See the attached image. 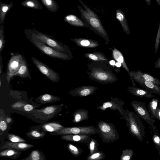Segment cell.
I'll return each instance as SVG.
<instances>
[{"instance_id":"obj_5","label":"cell","mask_w":160,"mask_h":160,"mask_svg":"<svg viewBox=\"0 0 160 160\" xmlns=\"http://www.w3.org/2000/svg\"><path fill=\"white\" fill-rule=\"evenodd\" d=\"M26 37L36 48L50 57L67 61L70 60L73 57L72 54L60 51L46 45L36 38L30 36Z\"/></svg>"},{"instance_id":"obj_27","label":"cell","mask_w":160,"mask_h":160,"mask_svg":"<svg viewBox=\"0 0 160 160\" xmlns=\"http://www.w3.org/2000/svg\"><path fill=\"white\" fill-rule=\"evenodd\" d=\"M21 5L24 7L34 9L42 8V6L38 0H25L21 3Z\"/></svg>"},{"instance_id":"obj_1","label":"cell","mask_w":160,"mask_h":160,"mask_svg":"<svg viewBox=\"0 0 160 160\" xmlns=\"http://www.w3.org/2000/svg\"><path fill=\"white\" fill-rule=\"evenodd\" d=\"M88 71H86L90 78L103 84L113 82L117 80L109 63L92 61L88 64Z\"/></svg>"},{"instance_id":"obj_25","label":"cell","mask_w":160,"mask_h":160,"mask_svg":"<svg viewBox=\"0 0 160 160\" xmlns=\"http://www.w3.org/2000/svg\"><path fill=\"white\" fill-rule=\"evenodd\" d=\"M89 118L88 112L86 110L78 109L74 114V121L76 123L86 120Z\"/></svg>"},{"instance_id":"obj_34","label":"cell","mask_w":160,"mask_h":160,"mask_svg":"<svg viewBox=\"0 0 160 160\" xmlns=\"http://www.w3.org/2000/svg\"><path fill=\"white\" fill-rule=\"evenodd\" d=\"M68 147L71 153L75 157L79 155L82 152L80 148L71 144L68 145Z\"/></svg>"},{"instance_id":"obj_11","label":"cell","mask_w":160,"mask_h":160,"mask_svg":"<svg viewBox=\"0 0 160 160\" xmlns=\"http://www.w3.org/2000/svg\"><path fill=\"white\" fill-rule=\"evenodd\" d=\"M131 76L134 81L151 93L160 95V87L159 85L134 75Z\"/></svg>"},{"instance_id":"obj_31","label":"cell","mask_w":160,"mask_h":160,"mask_svg":"<svg viewBox=\"0 0 160 160\" xmlns=\"http://www.w3.org/2000/svg\"><path fill=\"white\" fill-rule=\"evenodd\" d=\"M105 155L104 152H96L90 155L87 158L88 160H99L105 158Z\"/></svg>"},{"instance_id":"obj_28","label":"cell","mask_w":160,"mask_h":160,"mask_svg":"<svg viewBox=\"0 0 160 160\" xmlns=\"http://www.w3.org/2000/svg\"><path fill=\"white\" fill-rule=\"evenodd\" d=\"M41 2L50 11L55 12L59 9V6L54 0H41Z\"/></svg>"},{"instance_id":"obj_38","label":"cell","mask_w":160,"mask_h":160,"mask_svg":"<svg viewBox=\"0 0 160 160\" xmlns=\"http://www.w3.org/2000/svg\"><path fill=\"white\" fill-rule=\"evenodd\" d=\"M32 159L33 160H38L40 159L39 154L36 151H33L31 154Z\"/></svg>"},{"instance_id":"obj_48","label":"cell","mask_w":160,"mask_h":160,"mask_svg":"<svg viewBox=\"0 0 160 160\" xmlns=\"http://www.w3.org/2000/svg\"><path fill=\"white\" fill-rule=\"evenodd\" d=\"M115 61L114 60H112L109 61V64L112 66L115 65Z\"/></svg>"},{"instance_id":"obj_23","label":"cell","mask_w":160,"mask_h":160,"mask_svg":"<svg viewBox=\"0 0 160 160\" xmlns=\"http://www.w3.org/2000/svg\"><path fill=\"white\" fill-rule=\"evenodd\" d=\"M149 128L154 147L160 155V134L155 126L153 125Z\"/></svg>"},{"instance_id":"obj_44","label":"cell","mask_w":160,"mask_h":160,"mask_svg":"<svg viewBox=\"0 0 160 160\" xmlns=\"http://www.w3.org/2000/svg\"><path fill=\"white\" fill-rule=\"evenodd\" d=\"M155 68L157 69L160 68V57L155 62Z\"/></svg>"},{"instance_id":"obj_36","label":"cell","mask_w":160,"mask_h":160,"mask_svg":"<svg viewBox=\"0 0 160 160\" xmlns=\"http://www.w3.org/2000/svg\"><path fill=\"white\" fill-rule=\"evenodd\" d=\"M9 146L11 147H12L15 146V148H18L20 149H23L27 148L28 147H29L30 145H28L22 143H11L9 144Z\"/></svg>"},{"instance_id":"obj_42","label":"cell","mask_w":160,"mask_h":160,"mask_svg":"<svg viewBox=\"0 0 160 160\" xmlns=\"http://www.w3.org/2000/svg\"><path fill=\"white\" fill-rule=\"evenodd\" d=\"M33 108V106L30 104H26L24 107V109L26 111H30Z\"/></svg>"},{"instance_id":"obj_14","label":"cell","mask_w":160,"mask_h":160,"mask_svg":"<svg viewBox=\"0 0 160 160\" xmlns=\"http://www.w3.org/2000/svg\"><path fill=\"white\" fill-rule=\"evenodd\" d=\"M114 98L110 101L104 102L101 106L98 107L97 108L102 110H105L106 108H110L114 110H118L120 113L123 116L125 110H124L122 106L123 105L124 102H121L119 104V101L118 100L117 102Z\"/></svg>"},{"instance_id":"obj_37","label":"cell","mask_w":160,"mask_h":160,"mask_svg":"<svg viewBox=\"0 0 160 160\" xmlns=\"http://www.w3.org/2000/svg\"><path fill=\"white\" fill-rule=\"evenodd\" d=\"M56 108L52 106L48 107L46 108L43 111L44 113L49 114L52 113L55 110Z\"/></svg>"},{"instance_id":"obj_15","label":"cell","mask_w":160,"mask_h":160,"mask_svg":"<svg viewBox=\"0 0 160 160\" xmlns=\"http://www.w3.org/2000/svg\"><path fill=\"white\" fill-rule=\"evenodd\" d=\"M71 40L78 46L87 48H93L98 47L99 43L92 39L85 38H74Z\"/></svg>"},{"instance_id":"obj_50","label":"cell","mask_w":160,"mask_h":160,"mask_svg":"<svg viewBox=\"0 0 160 160\" xmlns=\"http://www.w3.org/2000/svg\"><path fill=\"white\" fill-rule=\"evenodd\" d=\"M147 4L148 6H150L151 4V0H144Z\"/></svg>"},{"instance_id":"obj_24","label":"cell","mask_w":160,"mask_h":160,"mask_svg":"<svg viewBox=\"0 0 160 160\" xmlns=\"http://www.w3.org/2000/svg\"><path fill=\"white\" fill-rule=\"evenodd\" d=\"M13 5V4L12 2H11L9 3L0 2V25L3 23L6 14Z\"/></svg>"},{"instance_id":"obj_9","label":"cell","mask_w":160,"mask_h":160,"mask_svg":"<svg viewBox=\"0 0 160 160\" xmlns=\"http://www.w3.org/2000/svg\"><path fill=\"white\" fill-rule=\"evenodd\" d=\"M99 130L93 125L88 127H78L64 128L59 133L64 135L83 134L94 135L99 134Z\"/></svg>"},{"instance_id":"obj_20","label":"cell","mask_w":160,"mask_h":160,"mask_svg":"<svg viewBox=\"0 0 160 160\" xmlns=\"http://www.w3.org/2000/svg\"><path fill=\"white\" fill-rule=\"evenodd\" d=\"M84 56L92 61L106 62L109 64V61L105 54L100 52L87 53Z\"/></svg>"},{"instance_id":"obj_10","label":"cell","mask_w":160,"mask_h":160,"mask_svg":"<svg viewBox=\"0 0 160 160\" xmlns=\"http://www.w3.org/2000/svg\"><path fill=\"white\" fill-rule=\"evenodd\" d=\"M24 58L21 54L16 53L10 59L8 64L6 76L8 82L10 81L12 75L19 70Z\"/></svg>"},{"instance_id":"obj_13","label":"cell","mask_w":160,"mask_h":160,"mask_svg":"<svg viewBox=\"0 0 160 160\" xmlns=\"http://www.w3.org/2000/svg\"><path fill=\"white\" fill-rule=\"evenodd\" d=\"M130 77L132 81V84L133 86H135L136 84L134 80L132 77V75H134L142 78L145 80L152 82L156 85L160 86V80L158 78L151 76L148 73L143 72L139 70H138L137 71H130Z\"/></svg>"},{"instance_id":"obj_19","label":"cell","mask_w":160,"mask_h":160,"mask_svg":"<svg viewBox=\"0 0 160 160\" xmlns=\"http://www.w3.org/2000/svg\"><path fill=\"white\" fill-rule=\"evenodd\" d=\"M116 18L120 22L124 32L128 35L130 34V30L124 12L120 9H117Z\"/></svg>"},{"instance_id":"obj_2","label":"cell","mask_w":160,"mask_h":160,"mask_svg":"<svg viewBox=\"0 0 160 160\" xmlns=\"http://www.w3.org/2000/svg\"><path fill=\"white\" fill-rule=\"evenodd\" d=\"M78 0L84 8L77 5L81 18L86 24L88 27L102 38L104 40L105 44H108L109 41V37L97 13L81 0Z\"/></svg>"},{"instance_id":"obj_8","label":"cell","mask_w":160,"mask_h":160,"mask_svg":"<svg viewBox=\"0 0 160 160\" xmlns=\"http://www.w3.org/2000/svg\"><path fill=\"white\" fill-rule=\"evenodd\" d=\"M31 58L39 71L50 80L54 82L59 81L60 76L58 73L34 57H32Z\"/></svg>"},{"instance_id":"obj_3","label":"cell","mask_w":160,"mask_h":160,"mask_svg":"<svg viewBox=\"0 0 160 160\" xmlns=\"http://www.w3.org/2000/svg\"><path fill=\"white\" fill-rule=\"evenodd\" d=\"M123 118L125 119L127 126L130 133L142 142L146 136L145 127L140 118L133 112L126 110Z\"/></svg>"},{"instance_id":"obj_16","label":"cell","mask_w":160,"mask_h":160,"mask_svg":"<svg viewBox=\"0 0 160 160\" xmlns=\"http://www.w3.org/2000/svg\"><path fill=\"white\" fill-rule=\"evenodd\" d=\"M90 136L83 134H69L63 136L62 138L67 141L88 143L90 141Z\"/></svg>"},{"instance_id":"obj_43","label":"cell","mask_w":160,"mask_h":160,"mask_svg":"<svg viewBox=\"0 0 160 160\" xmlns=\"http://www.w3.org/2000/svg\"><path fill=\"white\" fill-rule=\"evenodd\" d=\"M31 134L33 137L36 138H38L41 136L40 133L36 131H32L31 132Z\"/></svg>"},{"instance_id":"obj_45","label":"cell","mask_w":160,"mask_h":160,"mask_svg":"<svg viewBox=\"0 0 160 160\" xmlns=\"http://www.w3.org/2000/svg\"><path fill=\"white\" fill-rule=\"evenodd\" d=\"M10 140L12 142H19L20 140L18 138L16 137H12Z\"/></svg>"},{"instance_id":"obj_33","label":"cell","mask_w":160,"mask_h":160,"mask_svg":"<svg viewBox=\"0 0 160 160\" xmlns=\"http://www.w3.org/2000/svg\"><path fill=\"white\" fill-rule=\"evenodd\" d=\"M3 25H1L0 26V53L3 50L5 42L4 36Z\"/></svg>"},{"instance_id":"obj_32","label":"cell","mask_w":160,"mask_h":160,"mask_svg":"<svg viewBox=\"0 0 160 160\" xmlns=\"http://www.w3.org/2000/svg\"><path fill=\"white\" fill-rule=\"evenodd\" d=\"M88 144V148L90 151V155L97 152L98 146L99 144L96 140L92 138L90 140V141Z\"/></svg>"},{"instance_id":"obj_6","label":"cell","mask_w":160,"mask_h":160,"mask_svg":"<svg viewBox=\"0 0 160 160\" xmlns=\"http://www.w3.org/2000/svg\"><path fill=\"white\" fill-rule=\"evenodd\" d=\"M97 127L99 136L103 142H112L119 139V135L112 124L100 121Z\"/></svg>"},{"instance_id":"obj_21","label":"cell","mask_w":160,"mask_h":160,"mask_svg":"<svg viewBox=\"0 0 160 160\" xmlns=\"http://www.w3.org/2000/svg\"><path fill=\"white\" fill-rule=\"evenodd\" d=\"M16 76H19L22 78H31V75L28 70V65L24 58L19 70L16 72L12 74L11 78Z\"/></svg>"},{"instance_id":"obj_47","label":"cell","mask_w":160,"mask_h":160,"mask_svg":"<svg viewBox=\"0 0 160 160\" xmlns=\"http://www.w3.org/2000/svg\"><path fill=\"white\" fill-rule=\"evenodd\" d=\"M2 58L1 56L0 55V73L1 74L2 72Z\"/></svg>"},{"instance_id":"obj_39","label":"cell","mask_w":160,"mask_h":160,"mask_svg":"<svg viewBox=\"0 0 160 160\" xmlns=\"http://www.w3.org/2000/svg\"><path fill=\"white\" fill-rule=\"evenodd\" d=\"M0 128L2 131H5L7 128V125L4 121H1L0 122Z\"/></svg>"},{"instance_id":"obj_12","label":"cell","mask_w":160,"mask_h":160,"mask_svg":"<svg viewBox=\"0 0 160 160\" xmlns=\"http://www.w3.org/2000/svg\"><path fill=\"white\" fill-rule=\"evenodd\" d=\"M98 88L92 86H83L72 90L71 92L75 96H86L92 94Z\"/></svg>"},{"instance_id":"obj_49","label":"cell","mask_w":160,"mask_h":160,"mask_svg":"<svg viewBox=\"0 0 160 160\" xmlns=\"http://www.w3.org/2000/svg\"><path fill=\"white\" fill-rule=\"evenodd\" d=\"M122 65L120 63L117 62H116V63L115 64V66L117 68H119V67H121L122 66Z\"/></svg>"},{"instance_id":"obj_7","label":"cell","mask_w":160,"mask_h":160,"mask_svg":"<svg viewBox=\"0 0 160 160\" xmlns=\"http://www.w3.org/2000/svg\"><path fill=\"white\" fill-rule=\"evenodd\" d=\"M131 104L139 117L150 126L154 125V120L143 102L133 100Z\"/></svg>"},{"instance_id":"obj_35","label":"cell","mask_w":160,"mask_h":160,"mask_svg":"<svg viewBox=\"0 0 160 160\" xmlns=\"http://www.w3.org/2000/svg\"><path fill=\"white\" fill-rule=\"evenodd\" d=\"M160 41V22L156 38L155 44V53L156 54L158 51L159 45Z\"/></svg>"},{"instance_id":"obj_17","label":"cell","mask_w":160,"mask_h":160,"mask_svg":"<svg viewBox=\"0 0 160 160\" xmlns=\"http://www.w3.org/2000/svg\"><path fill=\"white\" fill-rule=\"evenodd\" d=\"M127 89L130 93L139 97L151 98H154L156 96L146 89L136 87L135 86L128 87Z\"/></svg>"},{"instance_id":"obj_30","label":"cell","mask_w":160,"mask_h":160,"mask_svg":"<svg viewBox=\"0 0 160 160\" xmlns=\"http://www.w3.org/2000/svg\"><path fill=\"white\" fill-rule=\"evenodd\" d=\"M133 155V152L132 149H127L122 151L120 157L121 160H130Z\"/></svg>"},{"instance_id":"obj_26","label":"cell","mask_w":160,"mask_h":160,"mask_svg":"<svg viewBox=\"0 0 160 160\" xmlns=\"http://www.w3.org/2000/svg\"><path fill=\"white\" fill-rule=\"evenodd\" d=\"M158 104V100L153 98L149 102L148 109L153 118L156 119V112Z\"/></svg>"},{"instance_id":"obj_18","label":"cell","mask_w":160,"mask_h":160,"mask_svg":"<svg viewBox=\"0 0 160 160\" xmlns=\"http://www.w3.org/2000/svg\"><path fill=\"white\" fill-rule=\"evenodd\" d=\"M64 21L70 25L79 27H86L88 26L83 20L74 14H68L64 18Z\"/></svg>"},{"instance_id":"obj_4","label":"cell","mask_w":160,"mask_h":160,"mask_svg":"<svg viewBox=\"0 0 160 160\" xmlns=\"http://www.w3.org/2000/svg\"><path fill=\"white\" fill-rule=\"evenodd\" d=\"M26 36L36 38L46 45L63 52L72 54L70 48L51 36L35 29H27L24 31Z\"/></svg>"},{"instance_id":"obj_52","label":"cell","mask_w":160,"mask_h":160,"mask_svg":"<svg viewBox=\"0 0 160 160\" xmlns=\"http://www.w3.org/2000/svg\"><path fill=\"white\" fill-rule=\"evenodd\" d=\"M157 3L160 6V0H156Z\"/></svg>"},{"instance_id":"obj_46","label":"cell","mask_w":160,"mask_h":160,"mask_svg":"<svg viewBox=\"0 0 160 160\" xmlns=\"http://www.w3.org/2000/svg\"><path fill=\"white\" fill-rule=\"evenodd\" d=\"M14 153V152L12 150L8 151L7 152V155L8 156H10L13 155Z\"/></svg>"},{"instance_id":"obj_41","label":"cell","mask_w":160,"mask_h":160,"mask_svg":"<svg viewBox=\"0 0 160 160\" xmlns=\"http://www.w3.org/2000/svg\"><path fill=\"white\" fill-rule=\"evenodd\" d=\"M156 119L160 121V103L158 104V108L156 112Z\"/></svg>"},{"instance_id":"obj_51","label":"cell","mask_w":160,"mask_h":160,"mask_svg":"<svg viewBox=\"0 0 160 160\" xmlns=\"http://www.w3.org/2000/svg\"><path fill=\"white\" fill-rule=\"evenodd\" d=\"M7 121L8 122H9L11 121V119L9 118H7L6 119Z\"/></svg>"},{"instance_id":"obj_29","label":"cell","mask_w":160,"mask_h":160,"mask_svg":"<svg viewBox=\"0 0 160 160\" xmlns=\"http://www.w3.org/2000/svg\"><path fill=\"white\" fill-rule=\"evenodd\" d=\"M43 127L47 131L50 132L59 130L63 128L62 125L56 123L47 124L44 125Z\"/></svg>"},{"instance_id":"obj_22","label":"cell","mask_w":160,"mask_h":160,"mask_svg":"<svg viewBox=\"0 0 160 160\" xmlns=\"http://www.w3.org/2000/svg\"><path fill=\"white\" fill-rule=\"evenodd\" d=\"M113 49H110L112 51V56L114 59L117 62L120 63L124 68L130 76V71L128 68L121 52L114 47Z\"/></svg>"},{"instance_id":"obj_40","label":"cell","mask_w":160,"mask_h":160,"mask_svg":"<svg viewBox=\"0 0 160 160\" xmlns=\"http://www.w3.org/2000/svg\"><path fill=\"white\" fill-rule=\"evenodd\" d=\"M51 96L48 94H44L42 97V99L44 101H49L51 100Z\"/></svg>"}]
</instances>
